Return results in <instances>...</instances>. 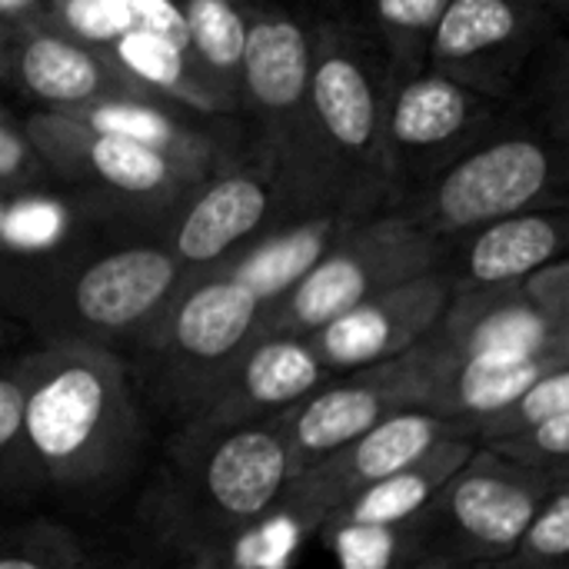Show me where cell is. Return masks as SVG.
Instances as JSON below:
<instances>
[{
    "instance_id": "43",
    "label": "cell",
    "mask_w": 569,
    "mask_h": 569,
    "mask_svg": "<svg viewBox=\"0 0 569 569\" xmlns=\"http://www.w3.org/2000/svg\"><path fill=\"white\" fill-rule=\"evenodd\" d=\"M0 530H3V523H0Z\"/></svg>"
},
{
    "instance_id": "1",
    "label": "cell",
    "mask_w": 569,
    "mask_h": 569,
    "mask_svg": "<svg viewBox=\"0 0 569 569\" xmlns=\"http://www.w3.org/2000/svg\"><path fill=\"white\" fill-rule=\"evenodd\" d=\"M20 367L23 433L40 493L70 503L113 497L147 443L127 357L90 343H37L20 353Z\"/></svg>"
},
{
    "instance_id": "8",
    "label": "cell",
    "mask_w": 569,
    "mask_h": 569,
    "mask_svg": "<svg viewBox=\"0 0 569 569\" xmlns=\"http://www.w3.org/2000/svg\"><path fill=\"white\" fill-rule=\"evenodd\" d=\"M310 27L280 7H250L240 113L253 120V160L293 220L327 213L310 143Z\"/></svg>"
},
{
    "instance_id": "23",
    "label": "cell",
    "mask_w": 569,
    "mask_h": 569,
    "mask_svg": "<svg viewBox=\"0 0 569 569\" xmlns=\"http://www.w3.org/2000/svg\"><path fill=\"white\" fill-rule=\"evenodd\" d=\"M447 353V350H443ZM569 367V357H527V360H457L447 353V367L430 400V413L463 423L473 440V427L507 403H513L527 387H533L550 370Z\"/></svg>"
},
{
    "instance_id": "38",
    "label": "cell",
    "mask_w": 569,
    "mask_h": 569,
    "mask_svg": "<svg viewBox=\"0 0 569 569\" xmlns=\"http://www.w3.org/2000/svg\"><path fill=\"white\" fill-rule=\"evenodd\" d=\"M113 569H237L230 563H177V567H147V563H117Z\"/></svg>"
},
{
    "instance_id": "13",
    "label": "cell",
    "mask_w": 569,
    "mask_h": 569,
    "mask_svg": "<svg viewBox=\"0 0 569 569\" xmlns=\"http://www.w3.org/2000/svg\"><path fill=\"white\" fill-rule=\"evenodd\" d=\"M503 107L437 70L387 87L383 153L397 200L497 130Z\"/></svg>"
},
{
    "instance_id": "4",
    "label": "cell",
    "mask_w": 569,
    "mask_h": 569,
    "mask_svg": "<svg viewBox=\"0 0 569 569\" xmlns=\"http://www.w3.org/2000/svg\"><path fill=\"white\" fill-rule=\"evenodd\" d=\"M280 297L237 257L187 273L153 323L123 353L140 400L180 423L257 340Z\"/></svg>"
},
{
    "instance_id": "30",
    "label": "cell",
    "mask_w": 569,
    "mask_h": 569,
    "mask_svg": "<svg viewBox=\"0 0 569 569\" xmlns=\"http://www.w3.org/2000/svg\"><path fill=\"white\" fill-rule=\"evenodd\" d=\"M480 569H569V480L543 500L513 550Z\"/></svg>"
},
{
    "instance_id": "20",
    "label": "cell",
    "mask_w": 569,
    "mask_h": 569,
    "mask_svg": "<svg viewBox=\"0 0 569 569\" xmlns=\"http://www.w3.org/2000/svg\"><path fill=\"white\" fill-rule=\"evenodd\" d=\"M569 207H540L480 223L453 240H443L440 267L453 290L520 283L550 260L567 257Z\"/></svg>"
},
{
    "instance_id": "26",
    "label": "cell",
    "mask_w": 569,
    "mask_h": 569,
    "mask_svg": "<svg viewBox=\"0 0 569 569\" xmlns=\"http://www.w3.org/2000/svg\"><path fill=\"white\" fill-rule=\"evenodd\" d=\"M107 50L157 97L193 113H223L220 100L210 93L190 53L177 40L147 27H127Z\"/></svg>"
},
{
    "instance_id": "2",
    "label": "cell",
    "mask_w": 569,
    "mask_h": 569,
    "mask_svg": "<svg viewBox=\"0 0 569 569\" xmlns=\"http://www.w3.org/2000/svg\"><path fill=\"white\" fill-rule=\"evenodd\" d=\"M187 270L147 237H93L40 257H0V310L37 343L127 353Z\"/></svg>"
},
{
    "instance_id": "37",
    "label": "cell",
    "mask_w": 569,
    "mask_h": 569,
    "mask_svg": "<svg viewBox=\"0 0 569 569\" xmlns=\"http://www.w3.org/2000/svg\"><path fill=\"white\" fill-rule=\"evenodd\" d=\"M43 17H47V0H0V30H13Z\"/></svg>"
},
{
    "instance_id": "32",
    "label": "cell",
    "mask_w": 569,
    "mask_h": 569,
    "mask_svg": "<svg viewBox=\"0 0 569 569\" xmlns=\"http://www.w3.org/2000/svg\"><path fill=\"white\" fill-rule=\"evenodd\" d=\"M483 450H493L527 470L550 473V477H569V413L550 417L517 437L497 440Z\"/></svg>"
},
{
    "instance_id": "34",
    "label": "cell",
    "mask_w": 569,
    "mask_h": 569,
    "mask_svg": "<svg viewBox=\"0 0 569 569\" xmlns=\"http://www.w3.org/2000/svg\"><path fill=\"white\" fill-rule=\"evenodd\" d=\"M0 190H57L23 123L0 107Z\"/></svg>"
},
{
    "instance_id": "22",
    "label": "cell",
    "mask_w": 569,
    "mask_h": 569,
    "mask_svg": "<svg viewBox=\"0 0 569 569\" xmlns=\"http://www.w3.org/2000/svg\"><path fill=\"white\" fill-rule=\"evenodd\" d=\"M473 453V440L453 437L437 447H430L420 460L410 467L370 483L357 497H350L343 507H337L313 537L337 533V530H400L410 527L437 497V490L450 480L457 467L467 463Z\"/></svg>"
},
{
    "instance_id": "14",
    "label": "cell",
    "mask_w": 569,
    "mask_h": 569,
    "mask_svg": "<svg viewBox=\"0 0 569 569\" xmlns=\"http://www.w3.org/2000/svg\"><path fill=\"white\" fill-rule=\"evenodd\" d=\"M290 220L270 173L250 153L197 180L150 240L170 250L187 273H197Z\"/></svg>"
},
{
    "instance_id": "27",
    "label": "cell",
    "mask_w": 569,
    "mask_h": 569,
    "mask_svg": "<svg viewBox=\"0 0 569 569\" xmlns=\"http://www.w3.org/2000/svg\"><path fill=\"white\" fill-rule=\"evenodd\" d=\"M450 0H370L373 30L380 40L383 87L427 70L433 30Z\"/></svg>"
},
{
    "instance_id": "40",
    "label": "cell",
    "mask_w": 569,
    "mask_h": 569,
    "mask_svg": "<svg viewBox=\"0 0 569 569\" xmlns=\"http://www.w3.org/2000/svg\"><path fill=\"white\" fill-rule=\"evenodd\" d=\"M3 73H7V30H0V83H3Z\"/></svg>"
},
{
    "instance_id": "9",
    "label": "cell",
    "mask_w": 569,
    "mask_h": 569,
    "mask_svg": "<svg viewBox=\"0 0 569 569\" xmlns=\"http://www.w3.org/2000/svg\"><path fill=\"white\" fill-rule=\"evenodd\" d=\"M567 480L473 447L410 523L403 569L483 567L507 557L543 500Z\"/></svg>"
},
{
    "instance_id": "12",
    "label": "cell",
    "mask_w": 569,
    "mask_h": 569,
    "mask_svg": "<svg viewBox=\"0 0 569 569\" xmlns=\"http://www.w3.org/2000/svg\"><path fill=\"white\" fill-rule=\"evenodd\" d=\"M453 437L470 440V430L463 423H453L430 410L393 413L383 423H377L373 430L360 433L357 440L343 443L340 450H333L323 460L293 473L283 483V493L277 497L273 510L267 513V520L260 527H267L273 533H287L290 540H307L350 497H357L370 483L410 467L430 447L453 440Z\"/></svg>"
},
{
    "instance_id": "5",
    "label": "cell",
    "mask_w": 569,
    "mask_h": 569,
    "mask_svg": "<svg viewBox=\"0 0 569 569\" xmlns=\"http://www.w3.org/2000/svg\"><path fill=\"white\" fill-rule=\"evenodd\" d=\"M310 143L327 213L373 217L397 190L383 153V63L350 27H310Z\"/></svg>"
},
{
    "instance_id": "35",
    "label": "cell",
    "mask_w": 569,
    "mask_h": 569,
    "mask_svg": "<svg viewBox=\"0 0 569 569\" xmlns=\"http://www.w3.org/2000/svg\"><path fill=\"white\" fill-rule=\"evenodd\" d=\"M547 53H550V67L543 70V77H540V83H537V93H547V90H550V97H540V107H543V130H547L553 140L567 143V130H569L567 43H563V40H553V43L547 47Z\"/></svg>"
},
{
    "instance_id": "15",
    "label": "cell",
    "mask_w": 569,
    "mask_h": 569,
    "mask_svg": "<svg viewBox=\"0 0 569 569\" xmlns=\"http://www.w3.org/2000/svg\"><path fill=\"white\" fill-rule=\"evenodd\" d=\"M547 33L550 13L530 0H450L427 50V70L507 103Z\"/></svg>"
},
{
    "instance_id": "31",
    "label": "cell",
    "mask_w": 569,
    "mask_h": 569,
    "mask_svg": "<svg viewBox=\"0 0 569 569\" xmlns=\"http://www.w3.org/2000/svg\"><path fill=\"white\" fill-rule=\"evenodd\" d=\"M569 413V367L550 370L533 387H527L513 403L473 427V447H490L497 440L517 437L550 417Z\"/></svg>"
},
{
    "instance_id": "39",
    "label": "cell",
    "mask_w": 569,
    "mask_h": 569,
    "mask_svg": "<svg viewBox=\"0 0 569 569\" xmlns=\"http://www.w3.org/2000/svg\"><path fill=\"white\" fill-rule=\"evenodd\" d=\"M533 7H540L543 13H550V17H563L567 13V0H530Z\"/></svg>"
},
{
    "instance_id": "18",
    "label": "cell",
    "mask_w": 569,
    "mask_h": 569,
    "mask_svg": "<svg viewBox=\"0 0 569 569\" xmlns=\"http://www.w3.org/2000/svg\"><path fill=\"white\" fill-rule=\"evenodd\" d=\"M453 283L443 267H433L407 283H397L340 317L327 320L303 340L317 353L320 367L333 373L360 370L407 353L427 340L450 303Z\"/></svg>"
},
{
    "instance_id": "41",
    "label": "cell",
    "mask_w": 569,
    "mask_h": 569,
    "mask_svg": "<svg viewBox=\"0 0 569 569\" xmlns=\"http://www.w3.org/2000/svg\"><path fill=\"white\" fill-rule=\"evenodd\" d=\"M3 340H7V327L0 323V347H3Z\"/></svg>"
},
{
    "instance_id": "7",
    "label": "cell",
    "mask_w": 569,
    "mask_h": 569,
    "mask_svg": "<svg viewBox=\"0 0 569 569\" xmlns=\"http://www.w3.org/2000/svg\"><path fill=\"white\" fill-rule=\"evenodd\" d=\"M540 207H567V143L533 127H497L390 210L443 243Z\"/></svg>"
},
{
    "instance_id": "33",
    "label": "cell",
    "mask_w": 569,
    "mask_h": 569,
    "mask_svg": "<svg viewBox=\"0 0 569 569\" xmlns=\"http://www.w3.org/2000/svg\"><path fill=\"white\" fill-rule=\"evenodd\" d=\"M47 20L93 47H110L130 27L120 0H47Z\"/></svg>"
},
{
    "instance_id": "36",
    "label": "cell",
    "mask_w": 569,
    "mask_h": 569,
    "mask_svg": "<svg viewBox=\"0 0 569 569\" xmlns=\"http://www.w3.org/2000/svg\"><path fill=\"white\" fill-rule=\"evenodd\" d=\"M523 290L530 293V300L547 313V320H553L557 327L569 330V260H550L547 267L533 270L530 277H523Z\"/></svg>"
},
{
    "instance_id": "29",
    "label": "cell",
    "mask_w": 569,
    "mask_h": 569,
    "mask_svg": "<svg viewBox=\"0 0 569 569\" xmlns=\"http://www.w3.org/2000/svg\"><path fill=\"white\" fill-rule=\"evenodd\" d=\"M0 569H93V560L67 523L37 517L0 530Z\"/></svg>"
},
{
    "instance_id": "10",
    "label": "cell",
    "mask_w": 569,
    "mask_h": 569,
    "mask_svg": "<svg viewBox=\"0 0 569 569\" xmlns=\"http://www.w3.org/2000/svg\"><path fill=\"white\" fill-rule=\"evenodd\" d=\"M440 243L393 210L353 220L270 307L257 337H307L343 310L440 267Z\"/></svg>"
},
{
    "instance_id": "25",
    "label": "cell",
    "mask_w": 569,
    "mask_h": 569,
    "mask_svg": "<svg viewBox=\"0 0 569 569\" xmlns=\"http://www.w3.org/2000/svg\"><path fill=\"white\" fill-rule=\"evenodd\" d=\"M100 233L63 190H0V257H40Z\"/></svg>"
},
{
    "instance_id": "28",
    "label": "cell",
    "mask_w": 569,
    "mask_h": 569,
    "mask_svg": "<svg viewBox=\"0 0 569 569\" xmlns=\"http://www.w3.org/2000/svg\"><path fill=\"white\" fill-rule=\"evenodd\" d=\"M40 480L23 433V367L20 353L0 357V500H33Z\"/></svg>"
},
{
    "instance_id": "19",
    "label": "cell",
    "mask_w": 569,
    "mask_h": 569,
    "mask_svg": "<svg viewBox=\"0 0 569 569\" xmlns=\"http://www.w3.org/2000/svg\"><path fill=\"white\" fill-rule=\"evenodd\" d=\"M457 360L569 357V330L547 320L520 283L453 290L430 333Z\"/></svg>"
},
{
    "instance_id": "42",
    "label": "cell",
    "mask_w": 569,
    "mask_h": 569,
    "mask_svg": "<svg viewBox=\"0 0 569 569\" xmlns=\"http://www.w3.org/2000/svg\"><path fill=\"white\" fill-rule=\"evenodd\" d=\"M457 569H480V567H457Z\"/></svg>"
},
{
    "instance_id": "11",
    "label": "cell",
    "mask_w": 569,
    "mask_h": 569,
    "mask_svg": "<svg viewBox=\"0 0 569 569\" xmlns=\"http://www.w3.org/2000/svg\"><path fill=\"white\" fill-rule=\"evenodd\" d=\"M443 367V347L427 337L400 357L327 377L313 393L277 417L287 443L290 477L393 413L430 410Z\"/></svg>"
},
{
    "instance_id": "24",
    "label": "cell",
    "mask_w": 569,
    "mask_h": 569,
    "mask_svg": "<svg viewBox=\"0 0 569 569\" xmlns=\"http://www.w3.org/2000/svg\"><path fill=\"white\" fill-rule=\"evenodd\" d=\"M187 53L220 100L223 113H240V70L250 27V0H177Z\"/></svg>"
},
{
    "instance_id": "21",
    "label": "cell",
    "mask_w": 569,
    "mask_h": 569,
    "mask_svg": "<svg viewBox=\"0 0 569 569\" xmlns=\"http://www.w3.org/2000/svg\"><path fill=\"white\" fill-rule=\"evenodd\" d=\"M193 110H183L163 97H147V100H103L90 103L80 110H70L63 117L80 120L100 133H117L127 140H137L197 173H213L217 167L237 160L227 143L203 123L190 120Z\"/></svg>"
},
{
    "instance_id": "3",
    "label": "cell",
    "mask_w": 569,
    "mask_h": 569,
    "mask_svg": "<svg viewBox=\"0 0 569 569\" xmlns=\"http://www.w3.org/2000/svg\"><path fill=\"white\" fill-rule=\"evenodd\" d=\"M290 480L277 417L213 440L170 433L163 460L137 503V527L177 563H230L260 530ZM233 567V563H230Z\"/></svg>"
},
{
    "instance_id": "16",
    "label": "cell",
    "mask_w": 569,
    "mask_h": 569,
    "mask_svg": "<svg viewBox=\"0 0 569 569\" xmlns=\"http://www.w3.org/2000/svg\"><path fill=\"white\" fill-rule=\"evenodd\" d=\"M7 83L37 110L70 113L103 100L157 97L107 47H93L53 20H30L7 30Z\"/></svg>"
},
{
    "instance_id": "17",
    "label": "cell",
    "mask_w": 569,
    "mask_h": 569,
    "mask_svg": "<svg viewBox=\"0 0 569 569\" xmlns=\"http://www.w3.org/2000/svg\"><path fill=\"white\" fill-rule=\"evenodd\" d=\"M330 373L303 337H257L213 390L173 423L180 440H213L253 423H267L313 393Z\"/></svg>"
},
{
    "instance_id": "6",
    "label": "cell",
    "mask_w": 569,
    "mask_h": 569,
    "mask_svg": "<svg viewBox=\"0 0 569 569\" xmlns=\"http://www.w3.org/2000/svg\"><path fill=\"white\" fill-rule=\"evenodd\" d=\"M23 133L50 180L103 233L153 237L203 173L117 133H100L63 113L33 110Z\"/></svg>"
}]
</instances>
